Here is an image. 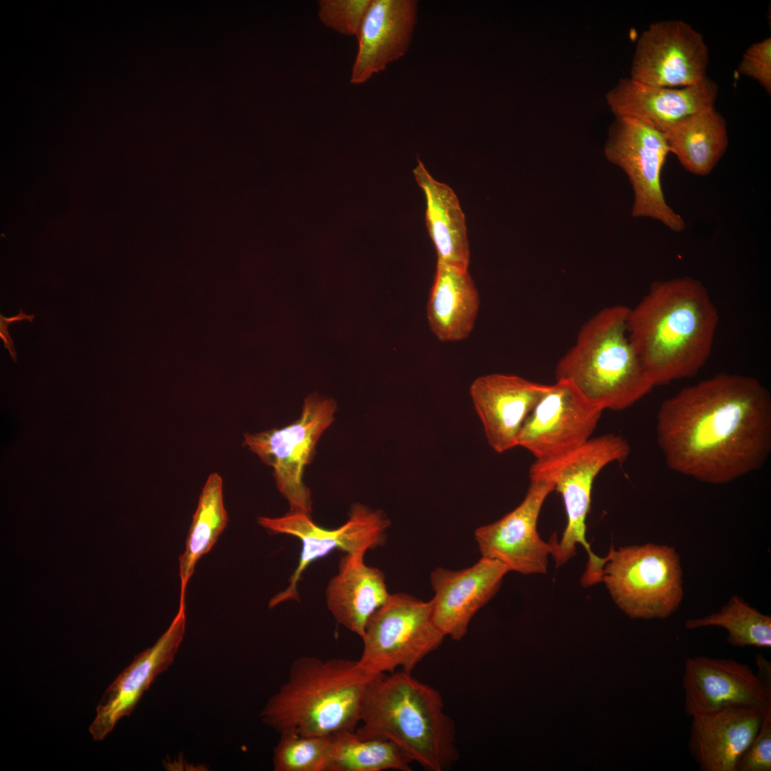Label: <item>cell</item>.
<instances>
[{"mask_svg": "<svg viewBox=\"0 0 771 771\" xmlns=\"http://www.w3.org/2000/svg\"><path fill=\"white\" fill-rule=\"evenodd\" d=\"M657 440L667 467L719 485L762 468L771 452V394L757 378L721 373L661 403Z\"/></svg>", "mask_w": 771, "mask_h": 771, "instance_id": "1", "label": "cell"}, {"mask_svg": "<svg viewBox=\"0 0 771 771\" xmlns=\"http://www.w3.org/2000/svg\"><path fill=\"white\" fill-rule=\"evenodd\" d=\"M719 313L690 276L657 281L627 318V332L652 386L697 375L708 361Z\"/></svg>", "mask_w": 771, "mask_h": 771, "instance_id": "2", "label": "cell"}, {"mask_svg": "<svg viewBox=\"0 0 771 771\" xmlns=\"http://www.w3.org/2000/svg\"><path fill=\"white\" fill-rule=\"evenodd\" d=\"M356 732L394 743L428 771L449 768L458 757L455 728L440 693L411 672L395 671L369 682Z\"/></svg>", "mask_w": 771, "mask_h": 771, "instance_id": "3", "label": "cell"}, {"mask_svg": "<svg viewBox=\"0 0 771 771\" xmlns=\"http://www.w3.org/2000/svg\"><path fill=\"white\" fill-rule=\"evenodd\" d=\"M375 676L365 672L358 660L298 657L260 716L280 734L326 736L355 730L366 689Z\"/></svg>", "mask_w": 771, "mask_h": 771, "instance_id": "4", "label": "cell"}, {"mask_svg": "<svg viewBox=\"0 0 771 771\" xmlns=\"http://www.w3.org/2000/svg\"><path fill=\"white\" fill-rule=\"evenodd\" d=\"M629 309L615 305L593 315L555 367V380L571 381L604 410L627 409L654 388L628 336Z\"/></svg>", "mask_w": 771, "mask_h": 771, "instance_id": "5", "label": "cell"}, {"mask_svg": "<svg viewBox=\"0 0 771 771\" xmlns=\"http://www.w3.org/2000/svg\"><path fill=\"white\" fill-rule=\"evenodd\" d=\"M630 446L623 436L615 433L591 438L582 445L564 454L544 460H535L530 468V480L551 482L554 490L562 495L567 524L560 541L554 538L553 556L556 567L575 555L577 545L586 550L588 560L580 582L592 586L601 582L608 557L600 558L591 550L586 540V519L590 510L594 480L600 471L613 463H623Z\"/></svg>", "mask_w": 771, "mask_h": 771, "instance_id": "6", "label": "cell"}, {"mask_svg": "<svg viewBox=\"0 0 771 771\" xmlns=\"http://www.w3.org/2000/svg\"><path fill=\"white\" fill-rule=\"evenodd\" d=\"M603 582L614 602L632 618H665L683 598L682 569L675 548L666 545H612Z\"/></svg>", "mask_w": 771, "mask_h": 771, "instance_id": "7", "label": "cell"}, {"mask_svg": "<svg viewBox=\"0 0 771 771\" xmlns=\"http://www.w3.org/2000/svg\"><path fill=\"white\" fill-rule=\"evenodd\" d=\"M445 635L435 625L430 601L406 593L390 595L370 618L358 660L371 675L413 670L442 643Z\"/></svg>", "mask_w": 771, "mask_h": 771, "instance_id": "8", "label": "cell"}, {"mask_svg": "<svg viewBox=\"0 0 771 771\" xmlns=\"http://www.w3.org/2000/svg\"><path fill=\"white\" fill-rule=\"evenodd\" d=\"M336 403L318 394L305 399L298 420L281 428L243 435V446L273 468L276 487L290 511L311 516L312 499L303 470L312 460L316 443L331 425Z\"/></svg>", "mask_w": 771, "mask_h": 771, "instance_id": "9", "label": "cell"}, {"mask_svg": "<svg viewBox=\"0 0 771 771\" xmlns=\"http://www.w3.org/2000/svg\"><path fill=\"white\" fill-rule=\"evenodd\" d=\"M603 152L628 178L633 191L632 216L655 219L677 233L685 228L662 190V171L670 153L663 133L636 119L615 116Z\"/></svg>", "mask_w": 771, "mask_h": 771, "instance_id": "10", "label": "cell"}, {"mask_svg": "<svg viewBox=\"0 0 771 771\" xmlns=\"http://www.w3.org/2000/svg\"><path fill=\"white\" fill-rule=\"evenodd\" d=\"M257 522L269 533L291 535L301 543L298 563L288 585L270 600L271 608L284 602L299 601L298 582L311 563L334 550L365 555L367 551L385 544L390 526V520L381 510L361 503L352 505L348 520L337 528H324L310 515L291 511L277 518L261 516Z\"/></svg>", "mask_w": 771, "mask_h": 771, "instance_id": "11", "label": "cell"}, {"mask_svg": "<svg viewBox=\"0 0 771 771\" xmlns=\"http://www.w3.org/2000/svg\"><path fill=\"white\" fill-rule=\"evenodd\" d=\"M604 410L571 381L556 380L525 420L517 446L535 460L564 454L592 438Z\"/></svg>", "mask_w": 771, "mask_h": 771, "instance_id": "12", "label": "cell"}, {"mask_svg": "<svg viewBox=\"0 0 771 771\" xmlns=\"http://www.w3.org/2000/svg\"><path fill=\"white\" fill-rule=\"evenodd\" d=\"M708 62V48L700 32L682 20L661 21L640 36L629 78L652 86L684 87L707 76Z\"/></svg>", "mask_w": 771, "mask_h": 771, "instance_id": "13", "label": "cell"}, {"mask_svg": "<svg viewBox=\"0 0 771 771\" xmlns=\"http://www.w3.org/2000/svg\"><path fill=\"white\" fill-rule=\"evenodd\" d=\"M553 490L551 482L530 480L525 496L515 508L476 528L474 538L482 557L523 575L546 573L553 544L541 539L537 525L544 502Z\"/></svg>", "mask_w": 771, "mask_h": 771, "instance_id": "14", "label": "cell"}, {"mask_svg": "<svg viewBox=\"0 0 771 771\" xmlns=\"http://www.w3.org/2000/svg\"><path fill=\"white\" fill-rule=\"evenodd\" d=\"M684 707L692 717L726 706L771 710V690L747 664L732 659L688 657L682 682Z\"/></svg>", "mask_w": 771, "mask_h": 771, "instance_id": "15", "label": "cell"}, {"mask_svg": "<svg viewBox=\"0 0 771 771\" xmlns=\"http://www.w3.org/2000/svg\"><path fill=\"white\" fill-rule=\"evenodd\" d=\"M186 621L185 600H180L166 631L152 647L136 655L104 692L89 727L94 740H103L121 718L129 716L155 678L172 664L183 638Z\"/></svg>", "mask_w": 771, "mask_h": 771, "instance_id": "16", "label": "cell"}, {"mask_svg": "<svg viewBox=\"0 0 771 771\" xmlns=\"http://www.w3.org/2000/svg\"><path fill=\"white\" fill-rule=\"evenodd\" d=\"M508 572L501 563L481 557L463 570L437 568L431 573L433 619L445 637L456 641L465 637L473 618L497 593Z\"/></svg>", "mask_w": 771, "mask_h": 771, "instance_id": "17", "label": "cell"}, {"mask_svg": "<svg viewBox=\"0 0 771 771\" xmlns=\"http://www.w3.org/2000/svg\"><path fill=\"white\" fill-rule=\"evenodd\" d=\"M551 385L504 373L477 378L470 395L490 447L497 453L517 447L520 430Z\"/></svg>", "mask_w": 771, "mask_h": 771, "instance_id": "18", "label": "cell"}, {"mask_svg": "<svg viewBox=\"0 0 771 771\" xmlns=\"http://www.w3.org/2000/svg\"><path fill=\"white\" fill-rule=\"evenodd\" d=\"M717 93V84L707 76L684 87L652 86L623 78L607 93L606 101L615 116L636 119L665 133L689 116L714 106Z\"/></svg>", "mask_w": 771, "mask_h": 771, "instance_id": "19", "label": "cell"}, {"mask_svg": "<svg viewBox=\"0 0 771 771\" xmlns=\"http://www.w3.org/2000/svg\"><path fill=\"white\" fill-rule=\"evenodd\" d=\"M415 0H372L357 36L351 83L360 84L405 55L417 22Z\"/></svg>", "mask_w": 771, "mask_h": 771, "instance_id": "20", "label": "cell"}, {"mask_svg": "<svg viewBox=\"0 0 771 771\" xmlns=\"http://www.w3.org/2000/svg\"><path fill=\"white\" fill-rule=\"evenodd\" d=\"M765 713L726 706L692 716L687 747L700 770L735 771L737 760L757 735Z\"/></svg>", "mask_w": 771, "mask_h": 771, "instance_id": "21", "label": "cell"}, {"mask_svg": "<svg viewBox=\"0 0 771 771\" xmlns=\"http://www.w3.org/2000/svg\"><path fill=\"white\" fill-rule=\"evenodd\" d=\"M384 573L367 565L364 555L345 553L326 590V604L336 622L361 638L372 615L390 598Z\"/></svg>", "mask_w": 771, "mask_h": 771, "instance_id": "22", "label": "cell"}, {"mask_svg": "<svg viewBox=\"0 0 771 771\" xmlns=\"http://www.w3.org/2000/svg\"><path fill=\"white\" fill-rule=\"evenodd\" d=\"M480 296L468 270L437 261L427 304L430 331L442 342L469 336L480 308Z\"/></svg>", "mask_w": 771, "mask_h": 771, "instance_id": "23", "label": "cell"}, {"mask_svg": "<svg viewBox=\"0 0 771 771\" xmlns=\"http://www.w3.org/2000/svg\"><path fill=\"white\" fill-rule=\"evenodd\" d=\"M414 176L426 201V225L438 261L468 270L470 250L465 216L457 196L447 184L436 181L418 159Z\"/></svg>", "mask_w": 771, "mask_h": 771, "instance_id": "24", "label": "cell"}, {"mask_svg": "<svg viewBox=\"0 0 771 771\" xmlns=\"http://www.w3.org/2000/svg\"><path fill=\"white\" fill-rule=\"evenodd\" d=\"M664 135L669 151L681 166L700 176L713 171L729 142L726 121L714 106L689 116Z\"/></svg>", "mask_w": 771, "mask_h": 771, "instance_id": "25", "label": "cell"}, {"mask_svg": "<svg viewBox=\"0 0 771 771\" xmlns=\"http://www.w3.org/2000/svg\"><path fill=\"white\" fill-rule=\"evenodd\" d=\"M228 523L224 506L223 480L218 473H211L201 490L187 539L179 557L180 600L186 599V590L199 559L216 544Z\"/></svg>", "mask_w": 771, "mask_h": 771, "instance_id": "26", "label": "cell"}, {"mask_svg": "<svg viewBox=\"0 0 771 771\" xmlns=\"http://www.w3.org/2000/svg\"><path fill=\"white\" fill-rule=\"evenodd\" d=\"M412 762L393 742L361 738L355 730L331 735L326 771H410Z\"/></svg>", "mask_w": 771, "mask_h": 771, "instance_id": "27", "label": "cell"}, {"mask_svg": "<svg viewBox=\"0 0 771 771\" xmlns=\"http://www.w3.org/2000/svg\"><path fill=\"white\" fill-rule=\"evenodd\" d=\"M688 629L717 626L727 633V642L745 647H771V617L751 607L740 598L732 595L720 611L685 623Z\"/></svg>", "mask_w": 771, "mask_h": 771, "instance_id": "28", "label": "cell"}, {"mask_svg": "<svg viewBox=\"0 0 771 771\" xmlns=\"http://www.w3.org/2000/svg\"><path fill=\"white\" fill-rule=\"evenodd\" d=\"M331 735L281 734L273 751L275 771H326Z\"/></svg>", "mask_w": 771, "mask_h": 771, "instance_id": "29", "label": "cell"}, {"mask_svg": "<svg viewBox=\"0 0 771 771\" xmlns=\"http://www.w3.org/2000/svg\"><path fill=\"white\" fill-rule=\"evenodd\" d=\"M372 0H320L318 15L334 31L357 38Z\"/></svg>", "mask_w": 771, "mask_h": 771, "instance_id": "30", "label": "cell"}, {"mask_svg": "<svg viewBox=\"0 0 771 771\" xmlns=\"http://www.w3.org/2000/svg\"><path fill=\"white\" fill-rule=\"evenodd\" d=\"M771 770V710L765 713L760 729L740 756L735 771Z\"/></svg>", "mask_w": 771, "mask_h": 771, "instance_id": "31", "label": "cell"}, {"mask_svg": "<svg viewBox=\"0 0 771 771\" xmlns=\"http://www.w3.org/2000/svg\"><path fill=\"white\" fill-rule=\"evenodd\" d=\"M737 71L756 80L770 94L771 38L750 45L744 53Z\"/></svg>", "mask_w": 771, "mask_h": 771, "instance_id": "32", "label": "cell"}, {"mask_svg": "<svg viewBox=\"0 0 771 771\" xmlns=\"http://www.w3.org/2000/svg\"><path fill=\"white\" fill-rule=\"evenodd\" d=\"M34 316V314H26L21 309H19L18 315L9 318H6L2 314H0V337L4 342V348L8 350L11 357L15 363H16L17 359L16 351L14 347V341L9 333L8 328L11 323L15 322H20L24 320L32 322Z\"/></svg>", "mask_w": 771, "mask_h": 771, "instance_id": "33", "label": "cell"}, {"mask_svg": "<svg viewBox=\"0 0 771 771\" xmlns=\"http://www.w3.org/2000/svg\"><path fill=\"white\" fill-rule=\"evenodd\" d=\"M755 662L757 666V672L756 673L762 682L769 689L771 690V664L764 656L761 654H757L755 657Z\"/></svg>", "mask_w": 771, "mask_h": 771, "instance_id": "34", "label": "cell"}]
</instances>
